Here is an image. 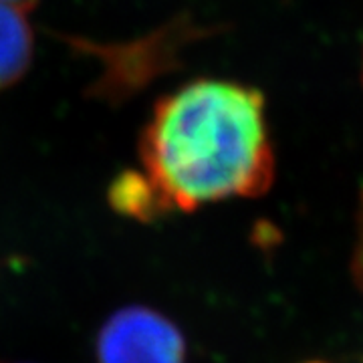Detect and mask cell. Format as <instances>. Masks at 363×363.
Masks as SVG:
<instances>
[{"instance_id": "cell-2", "label": "cell", "mask_w": 363, "mask_h": 363, "mask_svg": "<svg viewBox=\"0 0 363 363\" xmlns=\"http://www.w3.org/2000/svg\"><path fill=\"white\" fill-rule=\"evenodd\" d=\"M97 363H186L180 327L156 309L131 305L116 311L97 333Z\"/></svg>"}, {"instance_id": "cell-8", "label": "cell", "mask_w": 363, "mask_h": 363, "mask_svg": "<svg viewBox=\"0 0 363 363\" xmlns=\"http://www.w3.org/2000/svg\"><path fill=\"white\" fill-rule=\"evenodd\" d=\"M362 79H363V67H362Z\"/></svg>"}, {"instance_id": "cell-6", "label": "cell", "mask_w": 363, "mask_h": 363, "mask_svg": "<svg viewBox=\"0 0 363 363\" xmlns=\"http://www.w3.org/2000/svg\"><path fill=\"white\" fill-rule=\"evenodd\" d=\"M6 2H16V4H23V6H30L35 0H6Z\"/></svg>"}, {"instance_id": "cell-4", "label": "cell", "mask_w": 363, "mask_h": 363, "mask_svg": "<svg viewBox=\"0 0 363 363\" xmlns=\"http://www.w3.org/2000/svg\"><path fill=\"white\" fill-rule=\"evenodd\" d=\"M107 200L117 214L125 218L152 222L169 214L164 198L156 190L154 182L147 178L145 172L125 169L111 182Z\"/></svg>"}, {"instance_id": "cell-5", "label": "cell", "mask_w": 363, "mask_h": 363, "mask_svg": "<svg viewBox=\"0 0 363 363\" xmlns=\"http://www.w3.org/2000/svg\"><path fill=\"white\" fill-rule=\"evenodd\" d=\"M351 279L363 293V188L359 192L357 212H355V242L351 252Z\"/></svg>"}, {"instance_id": "cell-3", "label": "cell", "mask_w": 363, "mask_h": 363, "mask_svg": "<svg viewBox=\"0 0 363 363\" xmlns=\"http://www.w3.org/2000/svg\"><path fill=\"white\" fill-rule=\"evenodd\" d=\"M26 9L28 6L0 0V91L18 83L33 63L35 37Z\"/></svg>"}, {"instance_id": "cell-7", "label": "cell", "mask_w": 363, "mask_h": 363, "mask_svg": "<svg viewBox=\"0 0 363 363\" xmlns=\"http://www.w3.org/2000/svg\"><path fill=\"white\" fill-rule=\"evenodd\" d=\"M309 363H325V362H309Z\"/></svg>"}, {"instance_id": "cell-1", "label": "cell", "mask_w": 363, "mask_h": 363, "mask_svg": "<svg viewBox=\"0 0 363 363\" xmlns=\"http://www.w3.org/2000/svg\"><path fill=\"white\" fill-rule=\"evenodd\" d=\"M140 157L169 212L260 198L277 176L267 97L234 79H194L157 99Z\"/></svg>"}]
</instances>
